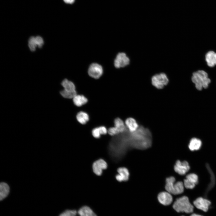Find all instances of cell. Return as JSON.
Segmentation results:
<instances>
[{"label":"cell","instance_id":"6da1fadb","mask_svg":"<svg viewBox=\"0 0 216 216\" xmlns=\"http://www.w3.org/2000/svg\"><path fill=\"white\" fill-rule=\"evenodd\" d=\"M191 80L196 89L200 91L203 88H207L211 82L208 73L203 70H199L193 73Z\"/></svg>","mask_w":216,"mask_h":216},{"label":"cell","instance_id":"7a4b0ae2","mask_svg":"<svg viewBox=\"0 0 216 216\" xmlns=\"http://www.w3.org/2000/svg\"><path fill=\"white\" fill-rule=\"evenodd\" d=\"M176 179L173 176L166 178L165 189L166 191L171 194L178 195L183 193L184 186L183 182L181 181L175 182Z\"/></svg>","mask_w":216,"mask_h":216},{"label":"cell","instance_id":"3957f363","mask_svg":"<svg viewBox=\"0 0 216 216\" xmlns=\"http://www.w3.org/2000/svg\"><path fill=\"white\" fill-rule=\"evenodd\" d=\"M173 208L178 212L187 213H192L194 208L188 197L185 196L177 199L173 203Z\"/></svg>","mask_w":216,"mask_h":216},{"label":"cell","instance_id":"277c9868","mask_svg":"<svg viewBox=\"0 0 216 216\" xmlns=\"http://www.w3.org/2000/svg\"><path fill=\"white\" fill-rule=\"evenodd\" d=\"M169 80L166 74L163 73L156 74L151 78L152 85L158 89L163 88L168 83Z\"/></svg>","mask_w":216,"mask_h":216},{"label":"cell","instance_id":"5b68a950","mask_svg":"<svg viewBox=\"0 0 216 216\" xmlns=\"http://www.w3.org/2000/svg\"><path fill=\"white\" fill-rule=\"evenodd\" d=\"M89 76L95 79H99L103 74L104 70L103 67L99 64L94 62L91 63L88 69Z\"/></svg>","mask_w":216,"mask_h":216},{"label":"cell","instance_id":"8992f818","mask_svg":"<svg viewBox=\"0 0 216 216\" xmlns=\"http://www.w3.org/2000/svg\"><path fill=\"white\" fill-rule=\"evenodd\" d=\"M130 62L129 58L124 52H119L116 55L114 60V65L117 69L125 67Z\"/></svg>","mask_w":216,"mask_h":216},{"label":"cell","instance_id":"52a82bcc","mask_svg":"<svg viewBox=\"0 0 216 216\" xmlns=\"http://www.w3.org/2000/svg\"><path fill=\"white\" fill-rule=\"evenodd\" d=\"M175 171L179 175H185L189 170L190 166L188 163L186 161H181L177 160L174 166Z\"/></svg>","mask_w":216,"mask_h":216},{"label":"cell","instance_id":"ba28073f","mask_svg":"<svg viewBox=\"0 0 216 216\" xmlns=\"http://www.w3.org/2000/svg\"><path fill=\"white\" fill-rule=\"evenodd\" d=\"M198 182V177L194 173H190L187 175L184 181V187L187 189H192Z\"/></svg>","mask_w":216,"mask_h":216},{"label":"cell","instance_id":"9c48e42d","mask_svg":"<svg viewBox=\"0 0 216 216\" xmlns=\"http://www.w3.org/2000/svg\"><path fill=\"white\" fill-rule=\"evenodd\" d=\"M193 204L197 208L204 212H206L208 210L211 202L210 201L206 199L199 197L194 201Z\"/></svg>","mask_w":216,"mask_h":216},{"label":"cell","instance_id":"30bf717a","mask_svg":"<svg viewBox=\"0 0 216 216\" xmlns=\"http://www.w3.org/2000/svg\"><path fill=\"white\" fill-rule=\"evenodd\" d=\"M107 164L106 162L102 159H100L93 164L92 169L94 172L97 175H100L103 170L106 169L107 167Z\"/></svg>","mask_w":216,"mask_h":216},{"label":"cell","instance_id":"8fae6325","mask_svg":"<svg viewBox=\"0 0 216 216\" xmlns=\"http://www.w3.org/2000/svg\"><path fill=\"white\" fill-rule=\"evenodd\" d=\"M158 199L160 203L164 206L170 204L173 200L171 194L167 191L159 193L158 196Z\"/></svg>","mask_w":216,"mask_h":216},{"label":"cell","instance_id":"7c38bea8","mask_svg":"<svg viewBox=\"0 0 216 216\" xmlns=\"http://www.w3.org/2000/svg\"><path fill=\"white\" fill-rule=\"evenodd\" d=\"M118 174L116 176V180L119 182L127 181L129 178L130 174L128 170L125 167H121L117 170Z\"/></svg>","mask_w":216,"mask_h":216},{"label":"cell","instance_id":"4fadbf2b","mask_svg":"<svg viewBox=\"0 0 216 216\" xmlns=\"http://www.w3.org/2000/svg\"><path fill=\"white\" fill-rule=\"evenodd\" d=\"M205 59L208 67H213L216 65V53L213 51H208L205 55Z\"/></svg>","mask_w":216,"mask_h":216},{"label":"cell","instance_id":"5bb4252c","mask_svg":"<svg viewBox=\"0 0 216 216\" xmlns=\"http://www.w3.org/2000/svg\"><path fill=\"white\" fill-rule=\"evenodd\" d=\"M124 123L126 127L131 132H134L138 128L139 125L138 123L133 118H128L125 120Z\"/></svg>","mask_w":216,"mask_h":216},{"label":"cell","instance_id":"9a60e30c","mask_svg":"<svg viewBox=\"0 0 216 216\" xmlns=\"http://www.w3.org/2000/svg\"><path fill=\"white\" fill-rule=\"evenodd\" d=\"M77 213L80 216H97L89 207L84 206L79 209Z\"/></svg>","mask_w":216,"mask_h":216},{"label":"cell","instance_id":"2e32d148","mask_svg":"<svg viewBox=\"0 0 216 216\" xmlns=\"http://www.w3.org/2000/svg\"><path fill=\"white\" fill-rule=\"evenodd\" d=\"M73 103L76 106L80 107L86 104L88 101L84 95L76 94L72 99Z\"/></svg>","mask_w":216,"mask_h":216},{"label":"cell","instance_id":"e0dca14e","mask_svg":"<svg viewBox=\"0 0 216 216\" xmlns=\"http://www.w3.org/2000/svg\"><path fill=\"white\" fill-rule=\"evenodd\" d=\"M10 191V188L8 185L6 183L1 182L0 184V200H2L8 195Z\"/></svg>","mask_w":216,"mask_h":216},{"label":"cell","instance_id":"ac0fdd59","mask_svg":"<svg viewBox=\"0 0 216 216\" xmlns=\"http://www.w3.org/2000/svg\"><path fill=\"white\" fill-rule=\"evenodd\" d=\"M61 84L63 88V89L69 92L76 91V87L74 84L71 81L67 79L63 80Z\"/></svg>","mask_w":216,"mask_h":216},{"label":"cell","instance_id":"d6986e66","mask_svg":"<svg viewBox=\"0 0 216 216\" xmlns=\"http://www.w3.org/2000/svg\"><path fill=\"white\" fill-rule=\"evenodd\" d=\"M107 133L108 130L103 126L94 128L92 131V135L96 138H100L101 135L106 134Z\"/></svg>","mask_w":216,"mask_h":216},{"label":"cell","instance_id":"ffe728a7","mask_svg":"<svg viewBox=\"0 0 216 216\" xmlns=\"http://www.w3.org/2000/svg\"><path fill=\"white\" fill-rule=\"evenodd\" d=\"M202 145L201 140L197 138H193L190 140L188 147L189 149L192 151L199 149Z\"/></svg>","mask_w":216,"mask_h":216},{"label":"cell","instance_id":"44dd1931","mask_svg":"<svg viewBox=\"0 0 216 216\" xmlns=\"http://www.w3.org/2000/svg\"><path fill=\"white\" fill-rule=\"evenodd\" d=\"M76 118L78 122L82 124H86L89 120V116L88 114L82 111L78 112L76 115Z\"/></svg>","mask_w":216,"mask_h":216},{"label":"cell","instance_id":"7402d4cb","mask_svg":"<svg viewBox=\"0 0 216 216\" xmlns=\"http://www.w3.org/2000/svg\"><path fill=\"white\" fill-rule=\"evenodd\" d=\"M114 126L116 128L120 133L124 132L125 130V123L121 118H116L114 122Z\"/></svg>","mask_w":216,"mask_h":216},{"label":"cell","instance_id":"603a6c76","mask_svg":"<svg viewBox=\"0 0 216 216\" xmlns=\"http://www.w3.org/2000/svg\"><path fill=\"white\" fill-rule=\"evenodd\" d=\"M60 94L63 98L68 99H73L77 94L76 91L69 92L63 89L60 91Z\"/></svg>","mask_w":216,"mask_h":216},{"label":"cell","instance_id":"cb8c5ba5","mask_svg":"<svg viewBox=\"0 0 216 216\" xmlns=\"http://www.w3.org/2000/svg\"><path fill=\"white\" fill-rule=\"evenodd\" d=\"M77 212L75 210H67L61 213L59 216H76Z\"/></svg>","mask_w":216,"mask_h":216},{"label":"cell","instance_id":"d4e9b609","mask_svg":"<svg viewBox=\"0 0 216 216\" xmlns=\"http://www.w3.org/2000/svg\"><path fill=\"white\" fill-rule=\"evenodd\" d=\"M108 133L111 136H114L120 133L119 130L115 127H110L108 130Z\"/></svg>","mask_w":216,"mask_h":216},{"label":"cell","instance_id":"484cf974","mask_svg":"<svg viewBox=\"0 0 216 216\" xmlns=\"http://www.w3.org/2000/svg\"><path fill=\"white\" fill-rule=\"evenodd\" d=\"M36 44L37 46L39 48L42 47L44 44V41L43 38L40 36H37L35 37Z\"/></svg>","mask_w":216,"mask_h":216},{"label":"cell","instance_id":"4316f807","mask_svg":"<svg viewBox=\"0 0 216 216\" xmlns=\"http://www.w3.org/2000/svg\"><path fill=\"white\" fill-rule=\"evenodd\" d=\"M28 46L30 50L32 52H34L36 50L37 46L33 44H28Z\"/></svg>","mask_w":216,"mask_h":216},{"label":"cell","instance_id":"83f0119b","mask_svg":"<svg viewBox=\"0 0 216 216\" xmlns=\"http://www.w3.org/2000/svg\"><path fill=\"white\" fill-rule=\"evenodd\" d=\"M64 2L67 3L72 4L74 2L75 0H63Z\"/></svg>","mask_w":216,"mask_h":216},{"label":"cell","instance_id":"f1b7e54d","mask_svg":"<svg viewBox=\"0 0 216 216\" xmlns=\"http://www.w3.org/2000/svg\"><path fill=\"white\" fill-rule=\"evenodd\" d=\"M190 216H202L201 215L196 214H191Z\"/></svg>","mask_w":216,"mask_h":216},{"label":"cell","instance_id":"f546056e","mask_svg":"<svg viewBox=\"0 0 216 216\" xmlns=\"http://www.w3.org/2000/svg\"></svg>","mask_w":216,"mask_h":216}]
</instances>
